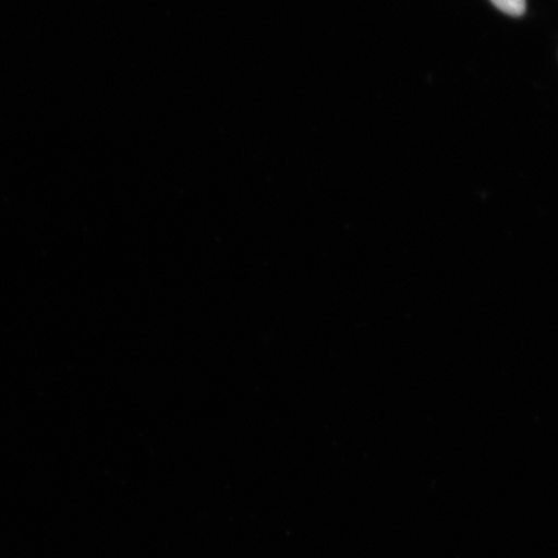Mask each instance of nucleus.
<instances>
[{"mask_svg": "<svg viewBox=\"0 0 558 558\" xmlns=\"http://www.w3.org/2000/svg\"><path fill=\"white\" fill-rule=\"evenodd\" d=\"M497 9L509 16L520 17L526 11V0H492Z\"/></svg>", "mask_w": 558, "mask_h": 558, "instance_id": "nucleus-1", "label": "nucleus"}]
</instances>
